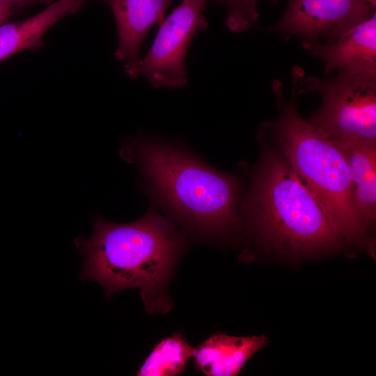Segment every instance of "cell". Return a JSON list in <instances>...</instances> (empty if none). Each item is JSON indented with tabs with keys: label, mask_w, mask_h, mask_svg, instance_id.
<instances>
[{
	"label": "cell",
	"mask_w": 376,
	"mask_h": 376,
	"mask_svg": "<svg viewBox=\"0 0 376 376\" xmlns=\"http://www.w3.org/2000/svg\"><path fill=\"white\" fill-rule=\"evenodd\" d=\"M376 0H289L276 24L266 27L287 42L329 43L375 11Z\"/></svg>",
	"instance_id": "cell-7"
},
{
	"label": "cell",
	"mask_w": 376,
	"mask_h": 376,
	"mask_svg": "<svg viewBox=\"0 0 376 376\" xmlns=\"http://www.w3.org/2000/svg\"><path fill=\"white\" fill-rule=\"evenodd\" d=\"M193 347L176 332L162 339L153 347L136 375L138 376H174L182 373L192 357Z\"/></svg>",
	"instance_id": "cell-13"
},
{
	"label": "cell",
	"mask_w": 376,
	"mask_h": 376,
	"mask_svg": "<svg viewBox=\"0 0 376 376\" xmlns=\"http://www.w3.org/2000/svg\"><path fill=\"white\" fill-rule=\"evenodd\" d=\"M302 47L322 60L326 75H376V10L334 42H302Z\"/></svg>",
	"instance_id": "cell-8"
},
{
	"label": "cell",
	"mask_w": 376,
	"mask_h": 376,
	"mask_svg": "<svg viewBox=\"0 0 376 376\" xmlns=\"http://www.w3.org/2000/svg\"><path fill=\"white\" fill-rule=\"evenodd\" d=\"M317 93L320 107L306 120L337 146H376V75H303L297 94Z\"/></svg>",
	"instance_id": "cell-5"
},
{
	"label": "cell",
	"mask_w": 376,
	"mask_h": 376,
	"mask_svg": "<svg viewBox=\"0 0 376 376\" xmlns=\"http://www.w3.org/2000/svg\"><path fill=\"white\" fill-rule=\"evenodd\" d=\"M75 244L84 257L81 279L100 284L107 299L123 290L138 288L150 314L172 309L168 287L187 241L155 205L126 224L96 217L91 236L77 237Z\"/></svg>",
	"instance_id": "cell-2"
},
{
	"label": "cell",
	"mask_w": 376,
	"mask_h": 376,
	"mask_svg": "<svg viewBox=\"0 0 376 376\" xmlns=\"http://www.w3.org/2000/svg\"><path fill=\"white\" fill-rule=\"evenodd\" d=\"M11 3L15 10H19L38 3H49L50 0H3Z\"/></svg>",
	"instance_id": "cell-16"
},
{
	"label": "cell",
	"mask_w": 376,
	"mask_h": 376,
	"mask_svg": "<svg viewBox=\"0 0 376 376\" xmlns=\"http://www.w3.org/2000/svg\"><path fill=\"white\" fill-rule=\"evenodd\" d=\"M208 0H182L159 24L148 52L125 65L131 79L146 78L154 88H183L187 84L185 57L194 36L207 27L203 13Z\"/></svg>",
	"instance_id": "cell-6"
},
{
	"label": "cell",
	"mask_w": 376,
	"mask_h": 376,
	"mask_svg": "<svg viewBox=\"0 0 376 376\" xmlns=\"http://www.w3.org/2000/svg\"><path fill=\"white\" fill-rule=\"evenodd\" d=\"M338 147L348 167L354 205L368 228L376 218V146Z\"/></svg>",
	"instance_id": "cell-12"
},
{
	"label": "cell",
	"mask_w": 376,
	"mask_h": 376,
	"mask_svg": "<svg viewBox=\"0 0 376 376\" xmlns=\"http://www.w3.org/2000/svg\"><path fill=\"white\" fill-rule=\"evenodd\" d=\"M257 137L260 155L241 200V226L279 255L304 258L340 248L345 242L283 153L260 130Z\"/></svg>",
	"instance_id": "cell-3"
},
{
	"label": "cell",
	"mask_w": 376,
	"mask_h": 376,
	"mask_svg": "<svg viewBox=\"0 0 376 376\" xmlns=\"http://www.w3.org/2000/svg\"><path fill=\"white\" fill-rule=\"evenodd\" d=\"M81 6H82L86 1L87 0H76Z\"/></svg>",
	"instance_id": "cell-17"
},
{
	"label": "cell",
	"mask_w": 376,
	"mask_h": 376,
	"mask_svg": "<svg viewBox=\"0 0 376 376\" xmlns=\"http://www.w3.org/2000/svg\"><path fill=\"white\" fill-rule=\"evenodd\" d=\"M304 74L300 67L292 68L288 100L282 82L279 79L273 81L279 117L264 123L259 130L283 153L344 241L366 246L369 244L367 226L353 201L345 157L336 145L299 113L298 81Z\"/></svg>",
	"instance_id": "cell-4"
},
{
	"label": "cell",
	"mask_w": 376,
	"mask_h": 376,
	"mask_svg": "<svg viewBox=\"0 0 376 376\" xmlns=\"http://www.w3.org/2000/svg\"><path fill=\"white\" fill-rule=\"evenodd\" d=\"M277 2L279 0H271ZM227 12L226 25L235 33L254 27L259 17L258 0H216Z\"/></svg>",
	"instance_id": "cell-14"
},
{
	"label": "cell",
	"mask_w": 376,
	"mask_h": 376,
	"mask_svg": "<svg viewBox=\"0 0 376 376\" xmlns=\"http://www.w3.org/2000/svg\"><path fill=\"white\" fill-rule=\"evenodd\" d=\"M268 342L264 336H234L214 334L196 347L195 368L207 376H235Z\"/></svg>",
	"instance_id": "cell-10"
},
{
	"label": "cell",
	"mask_w": 376,
	"mask_h": 376,
	"mask_svg": "<svg viewBox=\"0 0 376 376\" xmlns=\"http://www.w3.org/2000/svg\"><path fill=\"white\" fill-rule=\"evenodd\" d=\"M14 10L15 8L11 3L0 0V25L7 22Z\"/></svg>",
	"instance_id": "cell-15"
},
{
	"label": "cell",
	"mask_w": 376,
	"mask_h": 376,
	"mask_svg": "<svg viewBox=\"0 0 376 376\" xmlns=\"http://www.w3.org/2000/svg\"><path fill=\"white\" fill-rule=\"evenodd\" d=\"M114 16L118 38L114 56L125 65L134 63L146 35L155 24L164 20V13L172 0H102Z\"/></svg>",
	"instance_id": "cell-9"
},
{
	"label": "cell",
	"mask_w": 376,
	"mask_h": 376,
	"mask_svg": "<svg viewBox=\"0 0 376 376\" xmlns=\"http://www.w3.org/2000/svg\"><path fill=\"white\" fill-rule=\"evenodd\" d=\"M81 7L76 0H57L31 17L0 25V61L20 51L42 47L45 32Z\"/></svg>",
	"instance_id": "cell-11"
},
{
	"label": "cell",
	"mask_w": 376,
	"mask_h": 376,
	"mask_svg": "<svg viewBox=\"0 0 376 376\" xmlns=\"http://www.w3.org/2000/svg\"><path fill=\"white\" fill-rule=\"evenodd\" d=\"M121 158L135 165L150 196L169 218L194 237L216 241L241 227L242 183L206 164L182 143L139 136Z\"/></svg>",
	"instance_id": "cell-1"
}]
</instances>
